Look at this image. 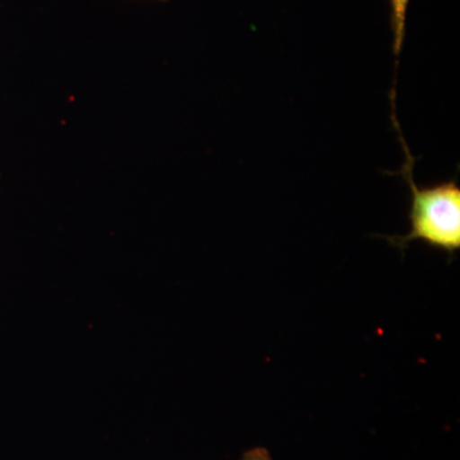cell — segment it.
Returning a JSON list of instances; mask_svg holds the SVG:
<instances>
[{
  "label": "cell",
  "mask_w": 460,
  "mask_h": 460,
  "mask_svg": "<svg viewBox=\"0 0 460 460\" xmlns=\"http://www.w3.org/2000/svg\"><path fill=\"white\" fill-rule=\"evenodd\" d=\"M242 460H272V458L265 447H255V449L244 453Z\"/></svg>",
  "instance_id": "obj_3"
},
{
  "label": "cell",
  "mask_w": 460,
  "mask_h": 460,
  "mask_svg": "<svg viewBox=\"0 0 460 460\" xmlns=\"http://www.w3.org/2000/svg\"><path fill=\"white\" fill-rule=\"evenodd\" d=\"M162 2H168V0H162Z\"/></svg>",
  "instance_id": "obj_4"
},
{
  "label": "cell",
  "mask_w": 460,
  "mask_h": 460,
  "mask_svg": "<svg viewBox=\"0 0 460 460\" xmlns=\"http://www.w3.org/2000/svg\"><path fill=\"white\" fill-rule=\"evenodd\" d=\"M402 175L410 184L411 202V232L404 237L387 238L404 248L411 241H425L429 246L445 251L450 256L460 248V187L456 181L420 189L411 177L413 157L407 145Z\"/></svg>",
  "instance_id": "obj_1"
},
{
  "label": "cell",
  "mask_w": 460,
  "mask_h": 460,
  "mask_svg": "<svg viewBox=\"0 0 460 460\" xmlns=\"http://www.w3.org/2000/svg\"><path fill=\"white\" fill-rule=\"evenodd\" d=\"M410 0H390L392 5L393 50L396 57L401 54L405 38V23Z\"/></svg>",
  "instance_id": "obj_2"
}]
</instances>
